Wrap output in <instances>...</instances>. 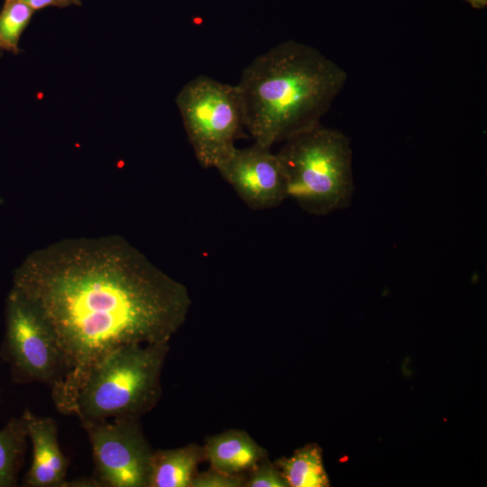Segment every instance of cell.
<instances>
[{
	"mask_svg": "<svg viewBox=\"0 0 487 487\" xmlns=\"http://www.w3.org/2000/svg\"><path fill=\"white\" fill-rule=\"evenodd\" d=\"M5 316L0 357L9 364L12 381L44 383L51 389L61 373V357L50 328L14 289L8 294Z\"/></svg>",
	"mask_w": 487,
	"mask_h": 487,
	"instance_id": "cell-6",
	"label": "cell"
},
{
	"mask_svg": "<svg viewBox=\"0 0 487 487\" xmlns=\"http://www.w3.org/2000/svg\"><path fill=\"white\" fill-rule=\"evenodd\" d=\"M244 487H289L285 478L267 457L248 471Z\"/></svg>",
	"mask_w": 487,
	"mask_h": 487,
	"instance_id": "cell-15",
	"label": "cell"
},
{
	"mask_svg": "<svg viewBox=\"0 0 487 487\" xmlns=\"http://www.w3.org/2000/svg\"><path fill=\"white\" fill-rule=\"evenodd\" d=\"M176 104L198 163L216 168L244 136V108L237 87L200 75L179 92Z\"/></svg>",
	"mask_w": 487,
	"mask_h": 487,
	"instance_id": "cell-5",
	"label": "cell"
},
{
	"mask_svg": "<svg viewBox=\"0 0 487 487\" xmlns=\"http://www.w3.org/2000/svg\"><path fill=\"white\" fill-rule=\"evenodd\" d=\"M170 343L128 345L96 363L81 387L73 415L81 422L140 418L161 395V375Z\"/></svg>",
	"mask_w": 487,
	"mask_h": 487,
	"instance_id": "cell-3",
	"label": "cell"
},
{
	"mask_svg": "<svg viewBox=\"0 0 487 487\" xmlns=\"http://www.w3.org/2000/svg\"><path fill=\"white\" fill-rule=\"evenodd\" d=\"M34 11L40 10L48 6H55L59 8H64L72 5H80L81 0H20Z\"/></svg>",
	"mask_w": 487,
	"mask_h": 487,
	"instance_id": "cell-17",
	"label": "cell"
},
{
	"mask_svg": "<svg viewBox=\"0 0 487 487\" xmlns=\"http://www.w3.org/2000/svg\"><path fill=\"white\" fill-rule=\"evenodd\" d=\"M246 476L229 474L210 467L209 470L197 473L191 482V487H242Z\"/></svg>",
	"mask_w": 487,
	"mask_h": 487,
	"instance_id": "cell-16",
	"label": "cell"
},
{
	"mask_svg": "<svg viewBox=\"0 0 487 487\" xmlns=\"http://www.w3.org/2000/svg\"><path fill=\"white\" fill-rule=\"evenodd\" d=\"M0 50L5 51V45H4V43H3L2 40H1V37H0Z\"/></svg>",
	"mask_w": 487,
	"mask_h": 487,
	"instance_id": "cell-19",
	"label": "cell"
},
{
	"mask_svg": "<svg viewBox=\"0 0 487 487\" xmlns=\"http://www.w3.org/2000/svg\"><path fill=\"white\" fill-rule=\"evenodd\" d=\"M216 169L251 209L273 208L289 198L280 160L271 147H235Z\"/></svg>",
	"mask_w": 487,
	"mask_h": 487,
	"instance_id": "cell-8",
	"label": "cell"
},
{
	"mask_svg": "<svg viewBox=\"0 0 487 487\" xmlns=\"http://www.w3.org/2000/svg\"><path fill=\"white\" fill-rule=\"evenodd\" d=\"M21 417L32 444V461L23 485L66 486L69 462L59 445L57 422L51 417L36 416L29 409H25Z\"/></svg>",
	"mask_w": 487,
	"mask_h": 487,
	"instance_id": "cell-9",
	"label": "cell"
},
{
	"mask_svg": "<svg viewBox=\"0 0 487 487\" xmlns=\"http://www.w3.org/2000/svg\"><path fill=\"white\" fill-rule=\"evenodd\" d=\"M28 439L22 417L11 418L0 429V487L16 485Z\"/></svg>",
	"mask_w": 487,
	"mask_h": 487,
	"instance_id": "cell-13",
	"label": "cell"
},
{
	"mask_svg": "<svg viewBox=\"0 0 487 487\" xmlns=\"http://www.w3.org/2000/svg\"><path fill=\"white\" fill-rule=\"evenodd\" d=\"M347 80L317 49L285 41L256 57L236 85L245 129L271 147L319 124Z\"/></svg>",
	"mask_w": 487,
	"mask_h": 487,
	"instance_id": "cell-2",
	"label": "cell"
},
{
	"mask_svg": "<svg viewBox=\"0 0 487 487\" xmlns=\"http://www.w3.org/2000/svg\"><path fill=\"white\" fill-rule=\"evenodd\" d=\"M12 289L50 328L61 357L51 389L60 413L73 415L92 368L128 345L170 343L186 321L185 285L118 235L67 238L29 254Z\"/></svg>",
	"mask_w": 487,
	"mask_h": 487,
	"instance_id": "cell-1",
	"label": "cell"
},
{
	"mask_svg": "<svg viewBox=\"0 0 487 487\" xmlns=\"http://www.w3.org/2000/svg\"><path fill=\"white\" fill-rule=\"evenodd\" d=\"M473 7L477 9L484 8L487 5V0H466Z\"/></svg>",
	"mask_w": 487,
	"mask_h": 487,
	"instance_id": "cell-18",
	"label": "cell"
},
{
	"mask_svg": "<svg viewBox=\"0 0 487 487\" xmlns=\"http://www.w3.org/2000/svg\"><path fill=\"white\" fill-rule=\"evenodd\" d=\"M289 487H327L330 485L326 473L322 450L317 444H308L297 449L290 457L274 462Z\"/></svg>",
	"mask_w": 487,
	"mask_h": 487,
	"instance_id": "cell-12",
	"label": "cell"
},
{
	"mask_svg": "<svg viewBox=\"0 0 487 487\" xmlns=\"http://www.w3.org/2000/svg\"><path fill=\"white\" fill-rule=\"evenodd\" d=\"M204 450L210 466L229 474L248 472L267 457L266 450L244 430L229 429L207 437Z\"/></svg>",
	"mask_w": 487,
	"mask_h": 487,
	"instance_id": "cell-10",
	"label": "cell"
},
{
	"mask_svg": "<svg viewBox=\"0 0 487 487\" xmlns=\"http://www.w3.org/2000/svg\"><path fill=\"white\" fill-rule=\"evenodd\" d=\"M81 422L92 447L95 478L101 487H148L154 450L139 418Z\"/></svg>",
	"mask_w": 487,
	"mask_h": 487,
	"instance_id": "cell-7",
	"label": "cell"
},
{
	"mask_svg": "<svg viewBox=\"0 0 487 487\" xmlns=\"http://www.w3.org/2000/svg\"><path fill=\"white\" fill-rule=\"evenodd\" d=\"M34 10L20 0H5L0 12V37L5 51L19 52V40Z\"/></svg>",
	"mask_w": 487,
	"mask_h": 487,
	"instance_id": "cell-14",
	"label": "cell"
},
{
	"mask_svg": "<svg viewBox=\"0 0 487 487\" xmlns=\"http://www.w3.org/2000/svg\"><path fill=\"white\" fill-rule=\"evenodd\" d=\"M288 197L310 215L347 207L354 190L352 148L341 131L320 124L284 142L277 152Z\"/></svg>",
	"mask_w": 487,
	"mask_h": 487,
	"instance_id": "cell-4",
	"label": "cell"
},
{
	"mask_svg": "<svg viewBox=\"0 0 487 487\" xmlns=\"http://www.w3.org/2000/svg\"><path fill=\"white\" fill-rule=\"evenodd\" d=\"M203 461H206L204 446L196 443L154 450L148 487H191L198 466Z\"/></svg>",
	"mask_w": 487,
	"mask_h": 487,
	"instance_id": "cell-11",
	"label": "cell"
}]
</instances>
